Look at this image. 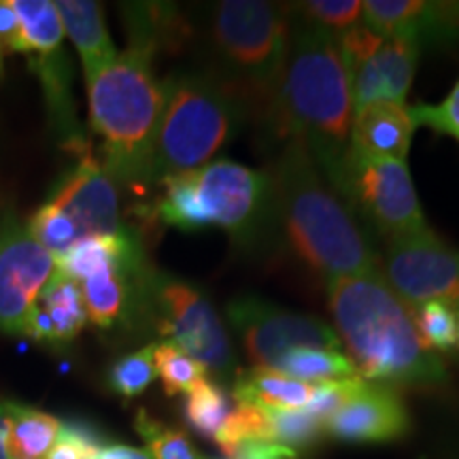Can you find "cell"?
<instances>
[{
  "label": "cell",
  "instance_id": "obj_1",
  "mask_svg": "<svg viewBox=\"0 0 459 459\" xmlns=\"http://www.w3.org/2000/svg\"><path fill=\"white\" fill-rule=\"evenodd\" d=\"M353 124L351 74L336 39L296 26L277 99L262 128L273 141H298L336 189Z\"/></svg>",
  "mask_w": 459,
  "mask_h": 459
},
{
  "label": "cell",
  "instance_id": "obj_2",
  "mask_svg": "<svg viewBox=\"0 0 459 459\" xmlns=\"http://www.w3.org/2000/svg\"><path fill=\"white\" fill-rule=\"evenodd\" d=\"M325 283L334 332L364 381L417 389L446 385L445 361L419 338L411 307L400 300L381 271Z\"/></svg>",
  "mask_w": 459,
  "mask_h": 459
},
{
  "label": "cell",
  "instance_id": "obj_3",
  "mask_svg": "<svg viewBox=\"0 0 459 459\" xmlns=\"http://www.w3.org/2000/svg\"><path fill=\"white\" fill-rule=\"evenodd\" d=\"M268 175L279 232L298 260L325 281L381 271L377 251L358 217L302 143H281Z\"/></svg>",
  "mask_w": 459,
  "mask_h": 459
},
{
  "label": "cell",
  "instance_id": "obj_4",
  "mask_svg": "<svg viewBox=\"0 0 459 459\" xmlns=\"http://www.w3.org/2000/svg\"><path fill=\"white\" fill-rule=\"evenodd\" d=\"M156 51L128 41L122 54L88 82L90 124L102 139V166L117 186L149 187L164 85L153 74Z\"/></svg>",
  "mask_w": 459,
  "mask_h": 459
},
{
  "label": "cell",
  "instance_id": "obj_5",
  "mask_svg": "<svg viewBox=\"0 0 459 459\" xmlns=\"http://www.w3.org/2000/svg\"><path fill=\"white\" fill-rule=\"evenodd\" d=\"M206 45L215 73L243 102L249 117L264 124L277 99L290 56V4L264 0H223L206 11Z\"/></svg>",
  "mask_w": 459,
  "mask_h": 459
},
{
  "label": "cell",
  "instance_id": "obj_6",
  "mask_svg": "<svg viewBox=\"0 0 459 459\" xmlns=\"http://www.w3.org/2000/svg\"><path fill=\"white\" fill-rule=\"evenodd\" d=\"M162 85L149 186L211 164L249 117L238 96L209 68L175 73Z\"/></svg>",
  "mask_w": 459,
  "mask_h": 459
},
{
  "label": "cell",
  "instance_id": "obj_7",
  "mask_svg": "<svg viewBox=\"0 0 459 459\" xmlns=\"http://www.w3.org/2000/svg\"><path fill=\"white\" fill-rule=\"evenodd\" d=\"M187 175L209 228H221L245 254H262L271 245L279 232V221L268 170L215 160Z\"/></svg>",
  "mask_w": 459,
  "mask_h": 459
},
{
  "label": "cell",
  "instance_id": "obj_8",
  "mask_svg": "<svg viewBox=\"0 0 459 459\" xmlns=\"http://www.w3.org/2000/svg\"><path fill=\"white\" fill-rule=\"evenodd\" d=\"M139 311L149 315L160 336L175 342L206 370L226 377L237 368L226 325L196 285L153 271L143 287Z\"/></svg>",
  "mask_w": 459,
  "mask_h": 459
},
{
  "label": "cell",
  "instance_id": "obj_9",
  "mask_svg": "<svg viewBox=\"0 0 459 459\" xmlns=\"http://www.w3.org/2000/svg\"><path fill=\"white\" fill-rule=\"evenodd\" d=\"M336 192L358 221L383 238L417 237L429 230L406 162L372 160L349 152Z\"/></svg>",
  "mask_w": 459,
  "mask_h": 459
},
{
  "label": "cell",
  "instance_id": "obj_10",
  "mask_svg": "<svg viewBox=\"0 0 459 459\" xmlns=\"http://www.w3.org/2000/svg\"><path fill=\"white\" fill-rule=\"evenodd\" d=\"M230 328L243 342L254 368H277L279 359L294 349H336L342 342L330 324L308 313L290 311L257 296H237L228 302Z\"/></svg>",
  "mask_w": 459,
  "mask_h": 459
},
{
  "label": "cell",
  "instance_id": "obj_11",
  "mask_svg": "<svg viewBox=\"0 0 459 459\" xmlns=\"http://www.w3.org/2000/svg\"><path fill=\"white\" fill-rule=\"evenodd\" d=\"M381 274L406 307L443 300L459 308V251L432 230L417 237L387 240Z\"/></svg>",
  "mask_w": 459,
  "mask_h": 459
},
{
  "label": "cell",
  "instance_id": "obj_12",
  "mask_svg": "<svg viewBox=\"0 0 459 459\" xmlns=\"http://www.w3.org/2000/svg\"><path fill=\"white\" fill-rule=\"evenodd\" d=\"M56 273V257L32 237L28 223L0 204V332L20 334L32 304Z\"/></svg>",
  "mask_w": 459,
  "mask_h": 459
},
{
  "label": "cell",
  "instance_id": "obj_13",
  "mask_svg": "<svg viewBox=\"0 0 459 459\" xmlns=\"http://www.w3.org/2000/svg\"><path fill=\"white\" fill-rule=\"evenodd\" d=\"M48 203L66 211L83 237L124 234L132 230L119 211V186L100 160L91 156L90 147L79 153L77 164L51 189Z\"/></svg>",
  "mask_w": 459,
  "mask_h": 459
},
{
  "label": "cell",
  "instance_id": "obj_14",
  "mask_svg": "<svg viewBox=\"0 0 459 459\" xmlns=\"http://www.w3.org/2000/svg\"><path fill=\"white\" fill-rule=\"evenodd\" d=\"M411 415L394 387L366 381L330 419L324 432L342 443H392L409 434Z\"/></svg>",
  "mask_w": 459,
  "mask_h": 459
},
{
  "label": "cell",
  "instance_id": "obj_15",
  "mask_svg": "<svg viewBox=\"0 0 459 459\" xmlns=\"http://www.w3.org/2000/svg\"><path fill=\"white\" fill-rule=\"evenodd\" d=\"M364 24L385 39H411L419 48L459 45V3L366 0Z\"/></svg>",
  "mask_w": 459,
  "mask_h": 459
},
{
  "label": "cell",
  "instance_id": "obj_16",
  "mask_svg": "<svg viewBox=\"0 0 459 459\" xmlns=\"http://www.w3.org/2000/svg\"><path fill=\"white\" fill-rule=\"evenodd\" d=\"M421 48L411 39H385L381 49L351 77L353 113L375 102H404Z\"/></svg>",
  "mask_w": 459,
  "mask_h": 459
},
{
  "label": "cell",
  "instance_id": "obj_17",
  "mask_svg": "<svg viewBox=\"0 0 459 459\" xmlns=\"http://www.w3.org/2000/svg\"><path fill=\"white\" fill-rule=\"evenodd\" d=\"M417 122L404 102H375L353 113L349 152L372 160L406 162Z\"/></svg>",
  "mask_w": 459,
  "mask_h": 459
},
{
  "label": "cell",
  "instance_id": "obj_18",
  "mask_svg": "<svg viewBox=\"0 0 459 459\" xmlns=\"http://www.w3.org/2000/svg\"><path fill=\"white\" fill-rule=\"evenodd\" d=\"M28 65L41 82L51 130H54L62 145L79 156L90 145L85 141L77 111H74L73 66L65 48L57 45V48L28 54Z\"/></svg>",
  "mask_w": 459,
  "mask_h": 459
},
{
  "label": "cell",
  "instance_id": "obj_19",
  "mask_svg": "<svg viewBox=\"0 0 459 459\" xmlns=\"http://www.w3.org/2000/svg\"><path fill=\"white\" fill-rule=\"evenodd\" d=\"M65 32L82 57L85 82L94 79L117 57V49L107 30L105 15L99 3L91 0H60L56 3Z\"/></svg>",
  "mask_w": 459,
  "mask_h": 459
},
{
  "label": "cell",
  "instance_id": "obj_20",
  "mask_svg": "<svg viewBox=\"0 0 459 459\" xmlns=\"http://www.w3.org/2000/svg\"><path fill=\"white\" fill-rule=\"evenodd\" d=\"M149 274L143 279H134L117 268H108V271L96 273L82 281L79 287H82L88 319L96 328L113 330L128 315H134L141 307L143 287H145Z\"/></svg>",
  "mask_w": 459,
  "mask_h": 459
},
{
  "label": "cell",
  "instance_id": "obj_21",
  "mask_svg": "<svg viewBox=\"0 0 459 459\" xmlns=\"http://www.w3.org/2000/svg\"><path fill=\"white\" fill-rule=\"evenodd\" d=\"M313 385L271 368H249L237 375L232 398L237 404L273 411H298L311 402Z\"/></svg>",
  "mask_w": 459,
  "mask_h": 459
},
{
  "label": "cell",
  "instance_id": "obj_22",
  "mask_svg": "<svg viewBox=\"0 0 459 459\" xmlns=\"http://www.w3.org/2000/svg\"><path fill=\"white\" fill-rule=\"evenodd\" d=\"M124 20L128 28V41L147 45L156 54L160 49L177 51L192 34V26L175 4H124Z\"/></svg>",
  "mask_w": 459,
  "mask_h": 459
},
{
  "label": "cell",
  "instance_id": "obj_23",
  "mask_svg": "<svg viewBox=\"0 0 459 459\" xmlns=\"http://www.w3.org/2000/svg\"><path fill=\"white\" fill-rule=\"evenodd\" d=\"M9 429V451L13 459H43L56 445L62 423L32 406L3 402Z\"/></svg>",
  "mask_w": 459,
  "mask_h": 459
},
{
  "label": "cell",
  "instance_id": "obj_24",
  "mask_svg": "<svg viewBox=\"0 0 459 459\" xmlns=\"http://www.w3.org/2000/svg\"><path fill=\"white\" fill-rule=\"evenodd\" d=\"M34 304L49 319L51 330H54V344L71 342L88 324L82 287H79L77 281L68 279L57 268Z\"/></svg>",
  "mask_w": 459,
  "mask_h": 459
},
{
  "label": "cell",
  "instance_id": "obj_25",
  "mask_svg": "<svg viewBox=\"0 0 459 459\" xmlns=\"http://www.w3.org/2000/svg\"><path fill=\"white\" fill-rule=\"evenodd\" d=\"M274 370L283 372V375L291 378H298L302 383H308V385L359 377L349 355L336 351V349L313 347L294 349V351L285 353Z\"/></svg>",
  "mask_w": 459,
  "mask_h": 459
},
{
  "label": "cell",
  "instance_id": "obj_26",
  "mask_svg": "<svg viewBox=\"0 0 459 459\" xmlns=\"http://www.w3.org/2000/svg\"><path fill=\"white\" fill-rule=\"evenodd\" d=\"M160 186L164 187V194L156 204V215L166 226L181 230V232H203L209 228L187 172L169 177Z\"/></svg>",
  "mask_w": 459,
  "mask_h": 459
},
{
  "label": "cell",
  "instance_id": "obj_27",
  "mask_svg": "<svg viewBox=\"0 0 459 459\" xmlns=\"http://www.w3.org/2000/svg\"><path fill=\"white\" fill-rule=\"evenodd\" d=\"M24 37V54L57 48L65 39L60 13L49 0H11Z\"/></svg>",
  "mask_w": 459,
  "mask_h": 459
},
{
  "label": "cell",
  "instance_id": "obj_28",
  "mask_svg": "<svg viewBox=\"0 0 459 459\" xmlns=\"http://www.w3.org/2000/svg\"><path fill=\"white\" fill-rule=\"evenodd\" d=\"M183 404V417L186 423L203 438H215L230 412H232V400L220 383L204 381L198 383L192 392L186 394Z\"/></svg>",
  "mask_w": 459,
  "mask_h": 459
},
{
  "label": "cell",
  "instance_id": "obj_29",
  "mask_svg": "<svg viewBox=\"0 0 459 459\" xmlns=\"http://www.w3.org/2000/svg\"><path fill=\"white\" fill-rule=\"evenodd\" d=\"M291 15H298V24L313 30L338 37L349 28L359 24L364 15L361 0H311V3L290 4Z\"/></svg>",
  "mask_w": 459,
  "mask_h": 459
},
{
  "label": "cell",
  "instance_id": "obj_30",
  "mask_svg": "<svg viewBox=\"0 0 459 459\" xmlns=\"http://www.w3.org/2000/svg\"><path fill=\"white\" fill-rule=\"evenodd\" d=\"M153 358H156V370L162 378L166 395L189 394L206 378L204 366L170 341L158 342Z\"/></svg>",
  "mask_w": 459,
  "mask_h": 459
},
{
  "label": "cell",
  "instance_id": "obj_31",
  "mask_svg": "<svg viewBox=\"0 0 459 459\" xmlns=\"http://www.w3.org/2000/svg\"><path fill=\"white\" fill-rule=\"evenodd\" d=\"M415 328L429 351L451 353L457 344V308L443 300H432L411 308Z\"/></svg>",
  "mask_w": 459,
  "mask_h": 459
},
{
  "label": "cell",
  "instance_id": "obj_32",
  "mask_svg": "<svg viewBox=\"0 0 459 459\" xmlns=\"http://www.w3.org/2000/svg\"><path fill=\"white\" fill-rule=\"evenodd\" d=\"M213 440L226 457L232 455L247 440H273L266 409L251 404H237Z\"/></svg>",
  "mask_w": 459,
  "mask_h": 459
},
{
  "label": "cell",
  "instance_id": "obj_33",
  "mask_svg": "<svg viewBox=\"0 0 459 459\" xmlns=\"http://www.w3.org/2000/svg\"><path fill=\"white\" fill-rule=\"evenodd\" d=\"M26 223L32 237L54 257L66 254L79 238H83L73 217L51 203H45Z\"/></svg>",
  "mask_w": 459,
  "mask_h": 459
},
{
  "label": "cell",
  "instance_id": "obj_34",
  "mask_svg": "<svg viewBox=\"0 0 459 459\" xmlns=\"http://www.w3.org/2000/svg\"><path fill=\"white\" fill-rule=\"evenodd\" d=\"M153 353H156V344H147L139 351L124 355L122 359L115 361L108 370V387L126 400L141 395L158 377Z\"/></svg>",
  "mask_w": 459,
  "mask_h": 459
},
{
  "label": "cell",
  "instance_id": "obj_35",
  "mask_svg": "<svg viewBox=\"0 0 459 459\" xmlns=\"http://www.w3.org/2000/svg\"><path fill=\"white\" fill-rule=\"evenodd\" d=\"M136 432L147 443V451L152 459H204L189 443V438L179 429L166 428L147 415V411H139L134 421Z\"/></svg>",
  "mask_w": 459,
  "mask_h": 459
},
{
  "label": "cell",
  "instance_id": "obj_36",
  "mask_svg": "<svg viewBox=\"0 0 459 459\" xmlns=\"http://www.w3.org/2000/svg\"><path fill=\"white\" fill-rule=\"evenodd\" d=\"M268 421H271L273 443L285 445L290 449L300 451L308 449L324 434V423L315 419L311 412L298 411H273L266 409Z\"/></svg>",
  "mask_w": 459,
  "mask_h": 459
},
{
  "label": "cell",
  "instance_id": "obj_37",
  "mask_svg": "<svg viewBox=\"0 0 459 459\" xmlns=\"http://www.w3.org/2000/svg\"><path fill=\"white\" fill-rule=\"evenodd\" d=\"M383 43H385V37L377 34L364 22H359V24L351 26L349 30H344L336 37L338 51H341L344 66H347L351 77L381 49Z\"/></svg>",
  "mask_w": 459,
  "mask_h": 459
},
{
  "label": "cell",
  "instance_id": "obj_38",
  "mask_svg": "<svg viewBox=\"0 0 459 459\" xmlns=\"http://www.w3.org/2000/svg\"><path fill=\"white\" fill-rule=\"evenodd\" d=\"M366 385V381L361 377L351 378H338V381H325L313 385L311 402L304 406V411H308L315 419H319L321 423H325V419H330L334 412L349 398H353L361 387Z\"/></svg>",
  "mask_w": 459,
  "mask_h": 459
},
{
  "label": "cell",
  "instance_id": "obj_39",
  "mask_svg": "<svg viewBox=\"0 0 459 459\" xmlns=\"http://www.w3.org/2000/svg\"><path fill=\"white\" fill-rule=\"evenodd\" d=\"M102 445L100 434L85 423H62L56 445L43 459H90Z\"/></svg>",
  "mask_w": 459,
  "mask_h": 459
},
{
  "label": "cell",
  "instance_id": "obj_40",
  "mask_svg": "<svg viewBox=\"0 0 459 459\" xmlns=\"http://www.w3.org/2000/svg\"><path fill=\"white\" fill-rule=\"evenodd\" d=\"M417 126H428L438 134L459 136V79L451 94L440 105H415L411 107Z\"/></svg>",
  "mask_w": 459,
  "mask_h": 459
},
{
  "label": "cell",
  "instance_id": "obj_41",
  "mask_svg": "<svg viewBox=\"0 0 459 459\" xmlns=\"http://www.w3.org/2000/svg\"><path fill=\"white\" fill-rule=\"evenodd\" d=\"M0 48L4 54H24V37L11 0H0Z\"/></svg>",
  "mask_w": 459,
  "mask_h": 459
},
{
  "label": "cell",
  "instance_id": "obj_42",
  "mask_svg": "<svg viewBox=\"0 0 459 459\" xmlns=\"http://www.w3.org/2000/svg\"><path fill=\"white\" fill-rule=\"evenodd\" d=\"M298 451L273 440H247L226 459H296Z\"/></svg>",
  "mask_w": 459,
  "mask_h": 459
},
{
  "label": "cell",
  "instance_id": "obj_43",
  "mask_svg": "<svg viewBox=\"0 0 459 459\" xmlns=\"http://www.w3.org/2000/svg\"><path fill=\"white\" fill-rule=\"evenodd\" d=\"M90 459H152L147 449H136L130 445H102Z\"/></svg>",
  "mask_w": 459,
  "mask_h": 459
},
{
  "label": "cell",
  "instance_id": "obj_44",
  "mask_svg": "<svg viewBox=\"0 0 459 459\" xmlns=\"http://www.w3.org/2000/svg\"><path fill=\"white\" fill-rule=\"evenodd\" d=\"M9 429H7V417H4V406L0 402V459H13L9 451Z\"/></svg>",
  "mask_w": 459,
  "mask_h": 459
},
{
  "label": "cell",
  "instance_id": "obj_45",
  "mask_svg": "<svg viewBox=\"0 0 459 459\" xmlns=\"http://www.w3.org/2000/svg\"><path fill=\"white\" fill-rule=\"evenodd\" d=\"M4 57H7V54H4L3 48H0V82H3L4 77Z\"/></svg>",
  "mask_w": 459,
  "mask_h": 459
},
{
  "label": "cell",
  "instance_id": "obj_46",
  "mask_svg": "<svg viewBox=\"0 0 459 459\" xmlns=\"http://www.w3.org/2000/svg\"><path fill=\"white\" fill-rule=\"evenodd\" d=\"M455 351L459 353V308H457V344H455Z\"/></svg>",
  "mask_w": 459,
  "mask_h": 459
},
{
  "label": "cell",
  "instance_id": "obj_47",
  "mask_svg": "<svg viewBox=\"0 0 459 459\" xmlns=\"http://www.w3.org/2000/svg\"><path fill=\"white\" fill-rule=\"evenodd\" d=\"M457 139H459V136H457Z\"/></svg>",
  "mask_w": 459,
  "mask_h": 459
}]
</instances>
